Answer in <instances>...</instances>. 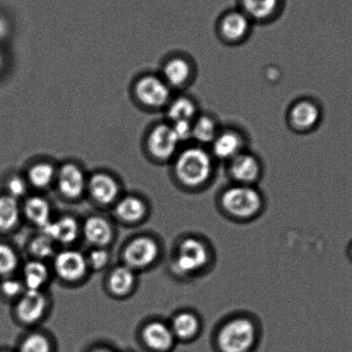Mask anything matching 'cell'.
<instances>
[{
    "label": "cell",
    "mask_w": 352,
    "mask_h": 352,
    "mask_svg": "<svg viewBox=\"0 0 352 352\" xmlns=\"http://www.w3.org/2000/svg\"><path fill=\"white\" fill-rule=\"evenodd\" d=\"M217 252L212 242L199 234H186L177 241L170 261V271L177 279L192 282L213 271Z\"/></svg>",
    "instance_id": "obj_1"
},
{
    "label": "cell",
    "mask_w": 352,
    "mask_h": 352,
    "mask_svg": "<svg viewBox=\"0 0 352 352\" xmlns=\"http://www.w3.org/2000/svg\"><path fill=\"white\" fill-rule=\"evenodd\" d=\"M173 160L174 179L186 192H203L217 179L218 162L208 148L190 143L181 148Z\"/></svg>",
    "instance_id": "obj_2"
},
{
    "label": "cell",
    "mask_w": 352,
    "mask_h": 352,
    "mask_svg": "<svg viewBox=\"0 0 352 352\" xmlns=\"http://www.w3.org/2000/svg\"><path fill=\"white\" fill-rule=\"evenodd\" d=\"M262 324L248 312H234L221 319L211 335L214 352H257L262 341Z\"/></svg>",
    "instance_id": "obj_3"
},
{
    "label": "cell",
    "mask_w": 352,
    "mask_h": 352,
    "mask_svg": "<svg viewBox=\"0 0 352 352\" xmlns=\"http://www.w3.org/2000/svg\"><path fill=\"white\" fill-rule=\"evenodd\" d=\"M222 217L238 224L258 220L266 208V198L258 186L229 183L221 188L215 199Z\"/></svg>",
    "instance_id": "obj_4"
},
{
    "label": "cell",
    "mask_w": 352,
    "mask_h": 352,
    "mask_svg": "<svg viewBox=\"0 0 352 352\" xmlns=\"http://www.w3.org/2000/svg\"><path fill=\"white\" fill-rule=\"evenodd\" d=\"M322 105L316 98L302 97L289 104L286 112V122L296 134L307 135L316 131L322 122Z\"/></svg>",
    "instance_id": "obj_5"
},
{
    "label": "cell",
    "mask_w": 352,
    "mask_h": 352,
    "mask_svg": "<svg viewBox=\"0 0 352 352\" xmlns=\"http://www.w3.org/2000/svg\"><path fill=\"white\" fill-rule=\"evenodd\" d=\"M229 183L258 186L265 174V165L257 153L245 150L224 164Z\"/></svg>",
    "instance_id": "obj_6"
},
{
    "label": "cell",
    "mask_w": 352,
    "mask_h": 352,
    "mask_svg": "<svg viewBox=\"0 0 352 352\" xmlns=\"http://www.w3.org/2000/svg\"><path fill=\"white\" fill-rule=\"evenodd\" d=\"M247 132L236 125H222L220 132L208 149L218 163L229 160L249 149Z\"/></svg>",
    "instance_id": "obj_7"
},
{
    "label": "cell",
    "mask_w": 352,
    "mask_h": 352,
    "mask_svg": "<svg viewBox=\"0 0 352 352\" xmlns=\"http://www.w3.org/2000/svg\"><path fill=\"white\" fill-rule=\"evenodd\" d=\"M252 25L254 23L241 10H234L225 13L218 20L217 36L225 45H241L250 38Z\"/></svg>",
    "instance_id": "obj_8"
},
{
    "label": "cell",
    "mask_w": 352,
    "mask_h": 352,
    "mask_svg": "<svg viewBox=\"0 0 352 352\" xmlns=\"http://www.w3.org/2000/svg\"><path fill=\"white\" fill-rule=\"evenodd\" d=\"M162 255L159 242L149 236H140L129 241L122 252L124 263L128 267L138 271L148 268L158 261Z\"/></svg>",
    "instance_id": "obj_9"
},
{
    "label": "cell",
    "mask_w": 352,
    "mask_h": 352,
    "mask_svg": "<svg viewBox=\"0 0 352 352\" xmlns=\"http://www.w3.org/2000/svg\"><path fill=\"white\" fill-rule=\"evenodd\" d=\"M168 323L177 343L184 344L196 342L203 333L204 327L203 317L192 309L177 311Z\"/></svg>",
    "instance_id": "obj_10"
},
{
    "label": "cell",
    "mask_w": 352,
    "mask_h": 352,
    "mask_svg": "<svg viewBox=\"0 0 352 352\" xmlns=\"http://www.w3.org/2000/svg\"><path fill=\"white\" fill-rule=\"evenodd\" d=\"M197 75L195 60L179 54L167 60L163 68V80L172 89H184L194 83Z\"/></svg>",
    "instance_id": "obj_11"
},
{
    "label": "cell",
    "mask_w": 352,
    "mask_h": 352,
    "mask_svg": "<svg viewBox=\"0 0 352 352\" xmlns=\"http://www.w3.org/2000/svg\"><path fill=\"white\" fill-rule=\"evenodd\" d=\"M53 259L54 272L65 282L78 281L84 278L89 269L85 256L74 249L57 252Z\"/></svg>",
    "instance_id": "obj_12"
},
{
    "label": "cell",
    "mask_w": 352,
    "mask_h": 352,
    "mask_svg": "<svg viewBox=\"0 0 352 352\" xmlns=\"http://www.w3.org/2000/svg\"><path fill=\"white\" fill-rule=\"evenodd\" d=\"M180 142L170 124H162L153 128L148 139L149 152L155 159L167 162L173 160L181 148Z\"/></svg>",
    "instance_id": "obj_13"
},
{
    "label": "cell",
    "mask_w": 352,
    "mask_h": 352,
    "mask_svg": "<svg viewBox=\"0 0 352 352\" xmlns=\"http://www.w3.org/2000/svg\"><path fill=\"white\" fill-rule=\"evenodd\" d=\"M135 94L140 101L148 107H166L172 97V88L163 78L146 76L136 84Z\"/></svg>",
    "instance_id": "obj_14"
},
{
    "label": "cell",
    "mask_w": 352,
    "mask_h": 352,
    "mask_svg": "<svg viewBox=\"0 0 352 352\" xmlns=\"http://www.w3.org/2000/svg\"><path fill=\"white\" fill-rule=\"evenodd\" d=\"M143 343L151 352H173L177 341L169 323L153 320L146 324L142 331Z\"/></svg>",
    "instance_id": "obj_15"
},
{
    "label": "cell",
    "mask_w": 352,
    "mask_h": 352,
    "mask_svg": "<svg viewBox=\"0 0 352 352\" xmlns=\"http://www.w3.org/2000/svg\"><path fill=\"white\" fill-rule=\"evenodd\" d=\"M47 306V298L43 292L26 289L18 299L16 316L23 324H35L43 317Z\"/></svg>",
    "instance_id": "obj_16"
},
{
    "label": "cell",
    "mask_w": 352,
    "mask_h": 352,
    "mask_svg": "<svg viewBox=\"0 0 352 352\" xmlns=\"http://www.w3.org/2000/svg\"><path fill=\"white\" fill-rule=\"evenodd\" d=\"M58 189L65 197L76 200L83 195L87 181L83 172L74 164H66L56 174Z\"/></svg>",
    "instance_id": "obj_17"
},
{
    "label": "cell",
    "mask_w": 352,
    "mask_h": 352,
    "mask_svg": "<svg viewBox=\"0 0 352 352\" xmlns=\"http://www.w3.org/2000/svg\"><path fill=\"white\" fill-rule=\"evenodd\" d=\"M80 232L78 221L69 215L51 220L45 227L41 229L42 234L47 235L56 243L64 245L73 244L77 240Z\"/></svg>",
    "instance_id": "obj_18"
},
{
    "label": "cell",
    "mask_w": 352,
    "mask_h": 352,
    "mask_svg": "<svg viewBox=\"0 0 352 352\" xmlns=\"http://www.w3.org/2000/svg\"><path fill=\"white\" fill-rule=\"evenodd\" d=\"M222 125L213 113L201 111L192 122V143L208 148Z\"/></svg>",
    "instance_id": "obj_19"
},
{
    "label": "cell",
    "mask_w": 352,
    "mask_h": 352,
    "mask_svg": "<svg viewBox=\"0 0 352 352\" xmlns=\"http://www.w3.org/2000/svg\"><path fill=\"white\" fill-rule=\"evenodd\" d=\"M85 240L95 248H106L113 239V229L105 218L99 215H91L82 226Z\"/></svg>",
    "instance_id": "obj_20"
},
{
    "label": "cell",
    "mask_w": 352,
    "mask_h": 352,
    "mask_svg": "<svg viewBox=\"0 0 352 352\" xmlns=\"http://www.w3.org/2000/svg\"><path fill=\"white\" fill-rule=\"evenodd\" d=\"M201 111L197 99L188 94L173 98L166 106V115L170 122H193Z\"/></svg>",
    "instance_id": "obj_21"
},
{
    "label": "cell",
    "mask_w": 352,
    "mask_h": 352,
    "mask_svg": "<svg viewBox=\"0 0 352 352\" xmlns=\"http://www.w3.org/2000/svg\"><path fill=\"white\" fill-rule=\"evenodd\" d=\"M88 189L92 198L98 204L109 205L118 197L119 187L112 177L105 173H96L88 183Z\"/></svg>",
    "instance_id": "obj_22"
},
{
    "label": "cell",
    "mask_w": 352,
    "mask_h": 352,
    "mask_svg": "<svg viewBox=\"0 0 352 352\" xmlns=\"http://www.w3.org/2000/svg\"><path fill=\"white\" fill-rule=\"evenodd\" d=\"M279 9V0H241V11L252 23L271 22Z\"/></svg>",
    "instance_id": "obj_23"
},
{
    "label": "cell",
    "mask_w": 352,
    "mask_h": 352,
    "mask_svg": "<svg viewBox=\"0 0 352 352\" xmlns=\"http://www.w3.org/2000/svg\"><path fill=\"white\" fill-rule=\"evenodd\" d=\"M50 276V270L44 261L33 259L23 266V283L26 289L42 292Z\"/></svg>",
    "instance_id": "obj_24"
},
{
    "label": "cell",
    "mask_w": 352,
    "mask_h": 352,
    "mask_svg": "<svg viewBox=\"0 0 352 352\" xmlns=\"http://www.w3.org/2000/svg\"><path fill=\"white\" fill-rule=\"evenodd\" d=\"M22 211L28 221L40 229L45 227L52 220L50 204L42 197L34 196L28 198Z\"/></svg>",
    "instance_id": "obj_25"
},
{
    "label": "cell",
    "mask_w": 352,
    "mask_h": 352,
    "mask_svg": "<svg viewBox=\"0 0 352 352\" xmlns=\"http://www.w3.org/2000/svg\"><path fill=\"white\" fill-rule=\"evenodd\" d=\"M135 272L134 270L125 265L113 270L108 279L109 289L113 295L124 296L131 292L135 283Z\"/></svg>",
    "instance_id": "obj_26"
},
{
    "label": "cell",
    "mask_w": 352,
    "mask_h": 352,
    "mask_svg": "<svg viewBox=\"0 0 352 352\" xmlns=\"http://www.w3.org/2000/svg\"><path fill=\"white\" fill-rule=\"evenodd\" d=\"M144 201L138 197L129 196L122 198L116 204L115 213L120 220L125 222H138L144 218L146 214Z\"/></svg>",
    "instance_id": "obj_27"
},
{
    "label": "cell",
    "mask_w": 352,
    "mask_h": 352,
    "mask_svg": "<svg viewBox=\"0 0 352 352\" xmlns=\"http://www.w3.org/2000/svg\"><path fill=\"white\" fill-rule=\"evenodd\" d=\"M21 214L18 200L8 195L0 197V230H12L19 224Z\"/></svg>",
    "instance_id": "obj_28"
},
{
    "label": "cell",
    "mask_w": 352,
    "mask_h": 352,
    "mask_svg": "<svg viewBox=\"0 0 352 352\" xmlns=\"http://www.w3.org/2000/svg\"><path fill=\"white\" fill-rule=\"evenodd\" d=\"M56 242L41 232L30 241L29 250L35 259L44 261L56 256Z\"/></svg>",
    "instance_id": "obj_29"
},
{
    "label": "cell",
    "mask_w": 352,
    "mask_h": 352,
    "mask_svg": "<svg viewBox=\"0 0 352 352\" xmlns=\"http://www.w3.org/2000/svg\"><path fill=\"white\" fill-rule=\"evenodd\" d=\"M56 177V170L50 164L47 163L36 164L29 170L30 184L39 189L49 186Z\"/></svg>",
    "instance_id": "obj_30"
},
{
    "label": "cell",
    "mask_w": 352,
    "mask_h": 352,
    "mask_svg": "<svg viewBox=\"0 0 352 352\" xmlns=\"http://www.w3.org/2000/svg\"><path fill=\"white\" fill-rule=\"evenodd\" d=\"M19 267V257L14 249L5 243H0V276L8 278Z\"/></svg>",
    "instance_id": "obj_31"
},
{
    "label": "cell",
    "mask_w": 352,
    "mask_h": 352,
    "mask_svg": "<svg viewBox=\"0 0 352 352\" xmlns=\"http://www.w3.org/2000/svg\"><path fill=\"white\" fill-rule=\"evenodd\" d=\"M19 352H53V348L46 336L41 333H33L22 341Z\"/></svg>",
    "instance_id": "obj_32"
},
{
    "label": "cell",
    "mask_w": 352,
    "mask_h": 352,
    "mask_svg": "<svg viewBox=\"0 0 352 352\" xmlns=\"http://www.w3.org/2000/svg\"><path fill=\"white\" fill-rule=\"evenodd\" d=\"M85 258L88 268L94 271L104 269L109 261V252L104 248H94Z\"/></svg>",
    "instance_id": "obj_33"
},
{
    "label": "cell",
    "mask_w": 352,
    "mask_h": 352,
    "mask_svg": "<svg viewBox=\"0 0 352 352\" xmlns=\"http://www.w3.org/2000/svg\"><path fill=\"white\" fill-rule=\"evenodd\" d=\"M26 290L23 281L11 278H6L3 282L0 283V292L2 295L8 297V298H19Z\"/></svg>",
    "instance_id": "obj_34"
},
{
    "label": "cell",
    "mask_w": 352,
    "mask_h": 352,
    "mask_svg": "<svg viewBox=\"0 0 352 352\" xmlns=\"http://www.w3.org/2000/svg\"><path fill=\"white\" fill-rule=\"evenodd\" d=\"M181 145L192 143V122H169Z\"/></svg>",
    "instance_id": "obj_35"
},
{
    "label": "cell",
    "mask_w": 352,
    "mask_h": 352,
    "mask_svg": "<svg viewBox=\"0 0 352 352\" xmlns=\"http://www.w3.org/2000/svg\"><path fill=\"white\" fill-rule=\"evenodd\" d=\"M8 189V195L10 197L19 200L23 197L27 192V184L25 181L19 177H12L10 179L6 186Z\"/></svg>",
    "instance_id": "obj_36"
},
{
    "label": "cell",
    "mask_w": 352,
    "mask_h": 352,
    "mask_svg": "<svg viewBox=\"0 0 352 352\" xmlns=\"http://www.w3.org/2000/svg\"><path fill=\"white\" fill-rule=\"evenodd\" d=\"M8 32V22L6 21L5 19L0 16V40L4 38L6 34Z\"/></svg>",
    "instance_id": "obj_37"
},
{
    "label": "cell",
    "mask_w": 352,
    "mask_h": 352,
    "mask_svg": "<svg viewBox=\"0 0 352 352\" xmlns=\"http://www.w3.org/2000/svg\"><path fill=\"white\" fill-rule=\"evenodd\" d=\"M347 254L349 258H350L351 261L352 262V241L351 242L350 245H349Z\"/></svg>",
    "instance_id": "obj_38"
},
{
    "label": "cell",
    "mask_w": 352,
    "mask_h": 352,
    "mask_svg": "<svg viewBox=\"0 0 352 352\" xmlns=\"http://www.w3.org/2000/svg\"><path fill=\"white\" fill-rule=\"evenodd\" d=\"M91 352H111V351L108 350V349H105V348H97V349H95V350L92 351Z\"/></svg>",
    "instance_id": "obj_39"
},
{
    "label": "cell",
    "mask_w": 352,
    "mask_h": 352,
    "mask_svg": "<svg viewBox=\"0 0 352 352\" xmlns=\"http://www.w3.org/2000/svg\"><path fill=\"white\" fill-rule=\"evenodd\" d=\"M3 64H4V58H3L2 53L0 52V69H1Z\"/></svg>",
    "instance_id": "obj_40"
},
{
    "label": "cell",
    "mask_w": 352,
    "mask_h": 352,
    "mask_svg": "<svg viewBox=\"0 0 352 352\" xmlns=\"http://www.w3.org/2000/svg\"><path fill=\"white\" fill-rule=\"evenodd\" d=\"M1 352H10V351H1Z\"/></svg>",
    "instance_id": "obj_41"
}]
</instances>
